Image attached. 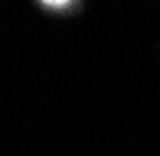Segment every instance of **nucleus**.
I'll list each match as a JSON object with an SVG mask.
<instances>
[{"mask_svg":"<svg viewBox=\"0 0 160 156\" xmlns=\"http://www.w3.org/2000/svg\"><path fill=\"white\" fill-rule=\"evenodd\" d=\"M37 7L50 15H69V13H76L80 11L84 4L82 2H56V0H48V2H37Z\"/></svg>","mask_w":160,"mask_h":156,"instance_id":"obj_1","label":"nucleus"}]
</instances>
